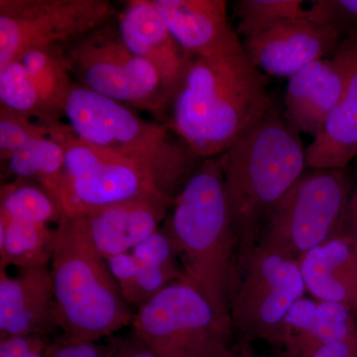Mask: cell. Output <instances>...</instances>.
<instances>
[{
  "label": "cell",
  "mask_w": 357,
  "mask_h": 357,
  "mask_svg": "<svg viewBox=\"0 0 357 357\" xmlns=\"http://www.w3.org/2000/svg\"><path fill=\"white\" fill-rule=\"evenodd\" d=\"M268 82L243 47L191 57L166 91L155 119L168 126L199 158H213L274 109Z\"/></svg>",
  "instance_id": "cell-1"
},
{
  "label": "cell",
  "mask_w": 357,
  "mask_h": 357,
  "mask_svg": "<svg viewBox=\"0 0 357 357\" xmlns=\"http://www.w3.org/2000/svg\"><path fill=\"white\" fill-rule=\"evenodd\" d=\"M162 229L172 241L185 280L232 328L229 294L238 255L218 157L204 159L183 185Z\"/></svg>",
  "instance_id": "cell-2"
},
{
  "label": "cell",
  "mask_w": 357,
  "mask_h": 357,
  "mask_svg": "<svg viewBox=\"0 0 357 357\" xmlns=\"http://www.w3.org/2000/svg\"><path fill=\"white\" fill-rule=\"evenodd\" d=\"M306 148L275 107L218 156L238 250L257 243L270 213L307 170Z\"/></svg>",
  "instance_id": "cell-3"
},
{
  "label": "cell",
  "mask_w": 357,
  "mask_h": 357,
  "mask_svg": "<svg viewBox=\"0 0 357 357\" xmlns=\"http://www.w3.org/2000/svg\"><path fill=\"white\" fill-rule=\"evenodd\" d=\"M65 117L77 137L139 167L162 197L174 204L204 159L165 124L141 119L128 105L75 83Z\"/></svg>",
  "instance_id": "cell-4"
},
{
  "label": "cell",
  "mask_w": 357,
  "mask_h": 357,
  "mask_svg": "<svg viewBox=\"0 0 357 357\" xmlns=\"http://www.w3.org/2000/svg\"><path fill=\"white\" fill-rule=\"evenodd\" d=\"M56 319L63 337L98 342L131 326L134 314L110 272L75 218L57 225L52 258Z\"/></svg>",
  "instance_id": "cell-5"
},
{
  "label": "cell",
  "mask_w": 357,
  "mask_h": 357,
  "mask_svg": "<svg viewBox=\"0 0 357 357\" xmlns=\"http://www.w3.org/2000/svg\"><path fill=\"white\" fill-rule=\"evenodd\" d=\"M352 190L347 169H307L270 213L257 243L299 260L342 234Z\"/></svg>",
  "instance_id": "cell-6"
},
{
  "label": "cell",
  "mask_w": 357,
  "mask_h": 357,
  "mask_svg": "<svg viewBox=\"0 0 357 357\" xmlns=\"http://www.w3.org/2000/svg\"><path fill=\"white\" fill-rule=\"evenodd\" d=\"M305 292L299 260L259 243L239 248L229 294L232 330L280 347L286 316Z\"/></svg>",
  "instance_id": "cell-7"
},
{
  "label": "cell",
  "mask_w": 357,
  "mask_h": 357,
  "mask_svg": "<svg viewBox=\"0 0 357 357\" xmlns=\"http://www.w3.org/2000/svg\"><path fill=\"white\" fill-rule=\"evenodd\" d=\"M130 326L133 335L158 357H218L229 347L234 331L185 279L142 305Z\"/></svg>",
  "instance_id": "cell-8"
},
{
  "label": "cell",
  "mask_w": 357,
  "mask_h": 357,
  "mask_svg": "<svg viewBox=\"0 0 357 357\" xmlns=\"http://www.w3.org/2000/svg\"><path fill=\"white\" fill-rule=\"evenodd\" d=\"M75 83L156 116L165 96L155 68L136 56L119 33L117 16L64 47Z\"/></svg>",
  "instance_id": "cell-9"
},
{
  "label": "cell",
  "mask_w": 357,
  "mask_h": 357,
  "mask_svg": "<svg viewBox=\"0 0 357 357\" xmlns=\"http://www.w3.org/2000/svg\"><path fill=\"white\" fill-rule=\"evenodd\" d=\"M51 137L64 148L60 185L64 215H82L148 197L165 199L139 167L121 155L82 140L69 124L61 121L51 126Z\"/></svg>",
  "instance_id": "cell-10"
},
{
  "label": "cell",
  "mask_w": 357,
  "mask_h": 357,
  "mask_svg": "<svg viewBox=\"0 0 357 357\" xmlns=\"http://www.w3.org/2000/svg\"><path fill=\"white\" fill-rule=\"evenodd\" d=\"M116 16L109 0H0V68L34 49L66 47Z\"/></svg>",
  "instance_id": "cell-11"
},
{
  "label": "cell",
  "mask_w": 357,
  "mask_h": 357,
  "mask_svg": "<svg viewBox=\"0 0 357 357\" xmlns=\"http://www.w3.org/2000/svg\"><path fill=\"white\" fill-rule=\"evenodd\" d=\"M344 35L304 18L281 21L243 40L251 63L266 76L291 77L319 59L331 57Z\"/></svg>",
  "instance_id": "cell-12"
},
{
  "label": "cell",
  "mask_w": 357,
  "mask_h": 357,
  "mask_svg": "<svg viewBox=\"0 0 357 357\" xmlns=\"http://www.w3.org/2000/svg\"><path fill=\"white\" fill-rule=\"evenodd\" d=\"M172 208L161 197L130 199L98 210L70 215L98 255L105 259L131 252L157 231Z\"/></svg>",
  "instance_id": "cell-13"
},
{
  "label": "cell",
  "mask_w": 357,
  "mask_h": 357,
  "mask_svg": "<svg viewBox=\"0 0 357 357\" xmlns=\"http://www.w3.org/2000/svg\"><path fill=\"white\" fill-rule=\"evenodd\" d=\"M345 77L344 93L325 126L306 148L307 169H347L357 156V28L333 54Z\"/></svg>",
  "instance_id": "cell-14"
},
{
  "label": "cell",
  "mask_w": 357,
  "mask_h": 357,
  "mask_svg": "<svg viewBox=\"0 0 357 357\" xmlns=\"http://www.w3.org/2000/svg\"><path fill=\"white\" fill-rule=\"evenodd\" d=\"M59 330L51 270L20 269L8 276L0 269V338L37 335L47 337Z\"/></svg>",
  "instance_id": "cell-15"
},
{
  "label": "cell",
  "mask_w": 357,
  "mask_h": 357,
  "mask_svg": "<svg viewBox=\"0 0 357 357\" xmlns=\"http://www.w3.org/2000/svg\"><path fill=\"white\" fill-rule=\"evenodd\" d=\"M169 31L191 57L238 50L241 37L227 17L225 0H153Z\"/></svg>",
  "instance_id": "cell-16"
},
{
  "label": "cell",
  "mask_w": 357,
  "mask_h": 357,
  "mask_svg": "<svg viewBox=\"0 0 357 357\" xmlns=\"http://www.w3.org/2000/svg\"><path fill=\"white\" fill-rule=\"evenodd\" d=\"M342 65L333 56L319 59L289 77L283 114L300 133L316 138L344 93Z\"/></svg>",
  "instance_id": "cell-17"
},
{
  "label": "cell",
  "mask_w": 357,
  "mask_h": 357,
  "mask_svg": "<svg viewBox=\"0 0 357 357\" xmlns=\"http://www.w3.org/2000/svg\"><path fill=\"white\" fill-rule=\"evenodd\" d=\"M117 24L126 46L158 72L166 93L190 57L169 31L153 0L126 1Z\"/></svg>",
  "instance_id": "cell-18"
},
{
  "label": "cell",
  "mask_w": 357,
  "mask_h": 357,
  "mask_svg": "<svg viewBox=\"0 0 357 357\" xmlns=\"http://www.w3.org/2000/svg\"><path fill=\"white\" fill-rule=\"evenodd\" d=\"M354 314L338 303L300 298L284 321L283 357H303L323 345L354 337L357 333Z\"/></svg>",
  "instance_id": "cell-19"
},
{
  "label": "cell",
  "mask_w": 357,
  "mask_h": 357,
  "mask_svg": "<svg viewBox=\"0 0 357 357\" xmlns=\"http://www.w3.org/2000/svg\"><path fill=\"white\" fill-rule=\"evenodd\" d=\"M306 291L321 301L338 303L357 312V244L340 234L299 259Z\"/></svg>",
  "instance_id": "cell-20"
},
{
  "label": "cell",
  "mask_w": 357,
  "mask_h": 357,
  "mask_svg": "<svg viewBox=\"0 0 357 357\" xmlns=\"http://www.w3.org/2000/svg\"><path fill=\"white\" fill-rule=\"evenodd\" d=\"M57 243V227L0 220V269L47 267Z\"/></svg>",
  "instance_id": "cell-21"
},
{
  "label": "cell",
  "mask_w": 357,
  "mask_h": 357,
  "mask_svg": "<svg viewBox=\"0 0 357 357\" xmlns=\"http://www.w3.org/2000/svg\"><path fill=\"white\" fill-rule=\"evenodd\" d=\"M54 122L65 116V107L75 82L64 56V47L34 49L20 59Z\"/></svg>",
  "instance_id": "cell-22"
},
{
  "label": "cell",
  "mask_w": 357,
  "mask_h": 357,
  "mask_svg": "<svg viewBox=\"0 0 357 357\" xmlns=\"http://www.w3.org/2000/svg\"><path fill=\"white\" fill-rule=\"evenodd\" d=\"M6 163L9 172L15 176V178L32 181L41 185L60 202L65 152L62 145L51 137V133L50 136L35 140L16 152Z\"/></svg>",
  "instance_id": "cell-23"
},
{
  "label": "cell",
  "mask_w": 357,
  "mask_h": 357,
  "mask_svg": "<svg viewBox=\"0 0 357 357\" xmlns=\"http://www.w3.org/2000/svg\"><path fill=\"white\" fill-rule=\"evenodd\" d=\"M64 210L57 199L41 185L15 178L2 185L0 192V220L50 225L60 223Z\"/></svg>",
  "instance_id": "cell-24"
},
{
  "label": "cell",
  "mask_w": 357,
  "mask_h": 357,
  "mask_svg": "<svg viewBox=\"0 0 357 357\" xmlns=\"http://www.w3.org/2000/svg\"><path fill=\"white\" fill-rule=\"evenodd\" d=\"M0 107L36 119L47 126L54 122L36 86L20 60L0 68Z\"/></svg>",
  "instance_id": "cell-25"
},
{
  "label": "cell",
  "mask_w": 357,
  "mask_h": 357,
  "mask_svg": "<svg viewBox=\"0 0 357 357\" xmlns=\"http://www.w3.org/2000/svg\"><path fill=\"white\" fill-rule=\"evenodd\" d=\"M234 14L241 41L281 21L309 16L302 0H238L234 3Z\"/></svg>",
  "instance_id": "cell-26"
},
{
  "label": "cell",
  "mask_w": 357,
  "mask_h": 357,
  "mask_svg": "<svg viewBox=\"0 0 357 357\" xmlns=\"http://www.w3.org/2000/svg\"><path fill=\"white\" fill-rule=\"evenodd\" d=\"M50 133L51 126L0 107V160L6 163L16 152Z\"/></svg>",
  "instance_id": "cell-27"
},
{
  "label": "cell",
  "mask_w": 357,
  "mask_h": 357,
  "mask_svg": "<svg viewBox=\"0 0 357 357\" xmlns=\"http://www.w3.org/2000/svg\"><path fill=\"white\" fill-rule=\"evenodd\" d=\"M131 253L140 264L162 268L185 278L172 241L162 227L135 246Z\"/></svg>",
  "instance_id": "cell-28"
},
{
  "label": "cell",
  "mask_w": 357,
  "mask_h": 357,
  "mask_svg": "<svg viewBox=\"0 0 357 357\" xmlns=\"http://www.w3.org/2000/svg\"><path fill=\"white\" fill-rule=\"evenodd\" d=\"M310 20L345 35L357 28V0H316L307 7Z\"/></svg>",
  "instance_id": "cell-29"
},
{
  "label": "cell",
  "mask_w": 357,
  "mask_h": 357,
  "mask_svg": "<svg viewBox=\"0 0 357 357\" xmlns=\"http://www.w3.org/2000/svg\"><path fill=\"white\" fill-rule=\"evenodd\" d=\"M110 272L130 306L135 305V281L138 263L131 252L121 253L107 259Z\"/></svg>",
  "instance_id": "cell-30"
},
{
  "label": "cell",
  "mask_w": 357,
  "mask_h": 357,
  "mask_svg": "<svg viewBox=\"0 0 357 357\" xmlns=\"http://www.w3.org/2000/svg\"><path fill=\"white\" fill-rule=\"evenodd\" d=\"M45 357H110V352L107 345L91 340H69L62 335L60 340L49 342Z\"/></svg>",
  "instance_id": "cell-31"
},
{
  "label": "cell",
  "mask_w": 357,
  "mask_h": 357,
  "mask_svg": "<svg viewBox=\"0 0 357 357\" xmlns=\"http://www.w3.org/2000/svg\"><path fill=\"white\" fill-rule=\"evenodd\" d=\"M46 337L37 335H11L0 338V357H28L48 347Z\"/></svg>",
  "instance_id": "cell-32"
},
{
  "label": "cell",
  "mask_w": 357,
  "mask_h": 357,
  "mask_svg": "<svg viewBox=\"0 0 357 357\" xmlns=\"http://www.w3.org/2000/svg\"><path fill=\"white\" fill-rule=\"evenodd\" d=\"M107 347L109 349L110 357H158L133 333L126 337H112Z\"/></svg>",
  "instance_id": "cell-33"
},
{
  "label": "cell",
  "mask_w": 357,
  "mask_h": 357,
  "mask_svg": "<svg viewBox=\"0 0 357 357\" xmlns=\"http://www.w3.org/2000/svg\"><path fill=\"white\" fill-rule=\"evenodd\" d=\"M303 357H357V333L347 340L323 345Z\"/></svg>",
  "instance_id": "cell-34"
},
{
  "label": "cell",
  "mask_w": 357,
  "mask_h": 357,
  "mask_svg": "<svg viewBox=\"0 0 357 357\" xmlns=\"http://www.w3.org/2000/svg\"><path fill=\"white\" fill-rule=\"evenodd\" d=\"M342 234L349 236L357 244V187L352 190L347 204Z\"/></svg>",
  "instance_id": "cell-35"
},
{
  "label": "cell",
  "mask_w": 357,
  "mask_h": 357,
  "mask_svg": "<svg viewBox=\"0 0 357 357\" xmlns=\"http://www.w3.org/2000/svg\"><path fill=\"white\" fill-rule=\"evenodd\" d=\"M218 357H261L256 352L248 338L239 342L238 344L229 345L222 354Z\"/></svg>",
  "instance_id": "cell-36"
},
{
  "label": "cell",
  "mask_w": 357,
  "mask_h": 357,
  "mask_svg": "<svg viewBox=\"0 0 357 357\" xmlns=\"http://www.w3.org/2000/svg\"><path fill=\"white\" fill-rule=\"evenodd\" d=\"M45 351H46V349H45ZM45 351L35 352V354H31V356H29L28 357H45Z\"/></svg>",
  "instance_id": "cell-37"
}]
</instances>
